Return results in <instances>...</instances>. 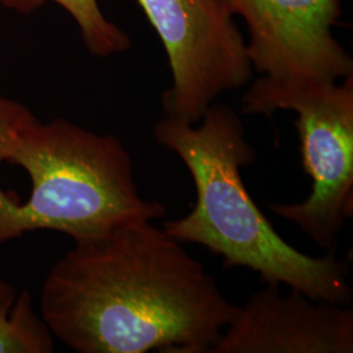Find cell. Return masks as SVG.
Here are the masks:
<instances>
[{
  "mask_svg": "<svg viewBox=\"0 0 353 353\" xmlns=\"http://www.w3.org/2000/svg\"><path fill=\"white\" fill-rule=\"evenodd\" d=\"M39 301L54 338L79 353H211L240 310L151 220L75 241Z\"/></svg>",
  "mask_w": 353,
  "mask_h": 353,
  "instance_id": "obj_1",
  "label": "cell"
},
{
  "mask_svg": "<svg viewBox=\"0 0 353 353\" xmlns=\"http://www.w3.org/2000/svg\"><path fill=\"white\" fill-rule=\"evenodd\" d=\"M164 214L140 196L119 138L64 118L41 122L0 94V246L38 230L75 242Z\"/></svg>",
  "mask_w": 353,
  "mask_h": 353,
  "instance_id": "obj_2",
  "label": "cell"
},
{
  "mask_svg": "<svg viewBox=\"0 0 353 353\" xmlns=\"http://www.w3.org/2000/svg\"><path fill=\"white\" fill-rule=\"evenodd\" d=\"M198 123L164 117L153 128L156 141L186 165L196 191L191 212L164 223L165 232L182 243L207 248L227 268L252 270L265 284H284L314 300L350 305L347 263L334 252L312 256L299 252L254 202L241 168L252 165L256 153L236 110L214 102Z\"/></svg>",
  "mask_w": 353,
  "mask_h": 353,
  "instance_id": "obj_3",
  "label": "cell"
},
{
  "mask_svg": "<svg viewBox=\"0 0 353 353\" xmlns=\"http://www.w3.org/2000/svg\"><path fill=\"white\" fill-rule=\"evenodd\" d=\"M297 115L309 196L299 203L271 204L275 214L331 250L353 212V75L343 81L274 85L258 77L242 97V113Z\"/></svg>",
  "mask_w": 353,
  "mask_h": 353,
  "instance_id": "obj_4",
  "label": "cell"
},
{
  "mask_svg": "<svg viewBox=\"0 0 353 353\" xmlns=\"http://www.w3.org/2000/svg\"><path fill=\"white\" fill-rule=\"evenodd\" d=\"M164 45L172 83L165 117L196 125L220 94L246 87L254 70L224 0H138Z\"/></svg>",
  "mask_w": 353,
  "mask_h": 353,
  "instance_id": "obj_5",
  "label": "cell"
},
{
  "mask_svg": "<svg viewBox=\"0 0 353 353\" xmlns=\"http://www.w3.org/2000/svg\"><path fill=\"white\" fill-rule=\"evenodd\" d=\"M249 30L252 70L274 85L339 81L353 75L352 57L334 37L341 0H224Z\"/></svg>",
  "mask_w": 353,
  "mask_h": 353,
  "instance_id": "obj_6",
  "label": "cell"
},
{
  "mask_svg": "<svg viewBox=\"0 0 353 353\" xmlns=\"http://www.w3.org/2000/svg\"><path fill=\"white\" fill-rule=\"evenodd\" d=\"M348 305L265 284L240 306L211 353H352Z\"/></svg>",
  "mask_w": 353,
  "mask_h": 353,
  "instance_id": "obj_7",
  "label": "cell"
},
{
  "mask_svg": "<svg viewBox=\"0 0 353 353\" xmlns=\"http://www.w3.org/2000/svg\"><path fill=\"white\" fill-rule=\"evenodd\" d=\"M48 1L57 3L71 14L92 55L108 58L131 48L130 36L103 16L97 0H0L3 7L21 14L36 12Z\"/></svg>",
  "mask_w": 353,
  "mask_h": 353,
  "instance_id": "obj_8",
  "label": "cell"
},
{
  "mask_svg": "<svg viewBox=\"0 0 353 353\" xmlns=\"http://www.w3.org/2000/svg\"><path fill=\"white\" fill-rule=\"evenodd\" d=\"M54 341L28 290L0 296V353H51Z\"/></svg>",
  "mask_w": 353,
  "mask_h": 353,
  "instance_id": "obj_9",
  "label": "cell"
},
{
  "mask_svg": "<svg viewBox=\"0 0 353 353\" xmlns=\"http://www.w3.org/2000/svg\"><path fill=\"white\" fill-rule=\"evenodd\" d=\"M13 290H16V288L13 287L12 284L4 281L3 279H0V296H4V294H8Z\"/></svg>",
  "mask_w": 353,
  "mask_h": 353,
  "instance_id": "obj_10",
  "label": "cell"
}]
</instances>
